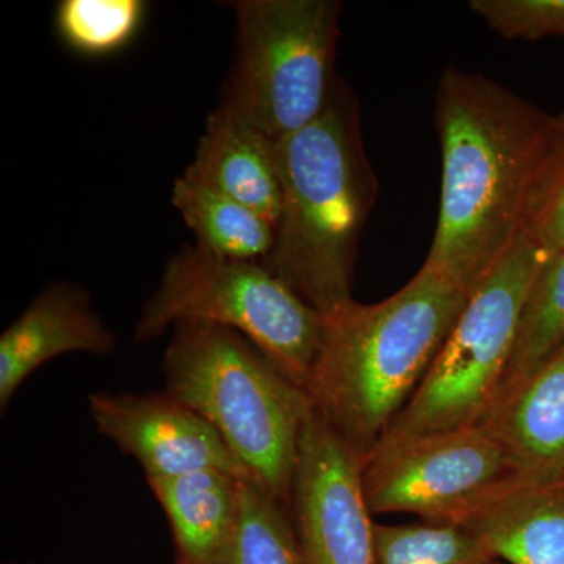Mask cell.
Returning a JSON list of instances; mask_svg holds the SVG:
<instances>
[{"mask_svg":"<svg viewBox=\"0 0 564 564\" xmlns=\"http://www.w3.org/2000/svg\"><path fill=\"white\" fill-rule=\"evenodd\" d=\"M555 115L481 74L447 68L434 98L443 154L436 232L423 265L474 292L525 236Z\"/></svg>","mask_w":564,"mask_h":564,"instance_id":"cell-1","label":"cell"},{"mask_svg":"<svg viewBox=\"0 0 564 564\" xmlns=\"http://www.w3.org/2000/svg\"><path fill=\"white\" fill-rule=\"evenodd\" d=\"M281 215L262 263L323 318L352 302L359 240L378 195L361 110L337 77L325 110L273 143Z\"/></svg>","mask_w":564,"mask_h":564,"instance_id":"cell-2","label":"cell"},{"mask_svg":"<svg viewBox=\"0 0 564 564\" xmlns=\"http://www.w3.org/2000/svg\"><path fill=\"white\" fill-rule=\"evenodd\" d=\"M473 292L422 265L383 302L325 318L306 391L323 421L366 459L413 399Z\"/></svg>","mask_w":564,"mask_h":564,"instance_id":"cell-3","label":"cell"},{"mask_svg":"<svg viewBox=\"0 0 564 564\" xmlns=\"http://www.w3.org/2000/svg\"><path fill=\"white\" fill-rule=\"evenodd\" d=\"M165 392L220 434L250 480L291 507L293 473L314 403L242 334L182 322L162 359Z\"/></svg>","mask_w":564,"mask_h":564,"instance_id":"cell-4","label":"cell"},{"mask_svg":"<svg viewBox=\"0 0 564 564\" xmlns=\"http://www.w3.org/2000/svg\"><path fill=\"white\" fill-rule=\"evenodd\" d=\"M182 322L242 334L303 389L325 337V318L262 262L220 258L198 245H185L166 263L141 310L135 344L151 343Z\"/></svg>","mask_w":564,"mask_h":564,"instance_id":"cell-5","label":"cell"},{"mask_svg":"<svg viewBox=\"0 0 564 564\" xmlns=\"http://www.w3.org/2000/svg\"><path fill=\"white\" fill-rule=\"evenodd\" d=\"M239 50L220 106L274 141L313 122L332 98L337 0H237Z\"/></svg>","mask_w":564,"mask_h":564,"instance_id":"cell-6","label":"cell"},{"mask_svg":"<svg viewBox=\"0 0 564 564\" xmlns=\"http://www.w3.org/2000/svg\"><path fill=\"white\" fill-rule=\"evenodd\" d=\"M549 258L551 252L525 234L494 267L470 295L413 399L381 440L481 422L513 352L527 293Z\"/></svg>","mask_w":564,"mask_h":564,"instance_id":"cell-7","label":"cell"},{"mask_svg":"<svg viewBox=\"0 0 564 564\" xmlns=\"http://www.w3.org/2000/svg\"><path fill=\"white\" fill-rule=\"evenodd\" d=\"M524 480L484 425L381 440L364 459L372 514L410 513L459 525L496 494Z\"/></svg>","mask_w":564,"mask_h":564,"instance_id":"cell-8","label":"cell"},{"mask_svg":"<svg viewBox=\"0 0 564 564\" xmlns=\"http://www.w3.org/2000/svg\"><path fill=\"white\" fill-rule=\"evenodd\" d=\"M364 458L315 411L304 426L291 511L303 564H375Z\"/></svg>","mask_w":564,"mask_h":564,"instance_id":"cell-9","label":"cell"},{"mask_svg":"<svg viewBox=\"0 0 564 564\" xmlns=\"http://www.w3.org/2000/svg\"><path fill=\"white\" fill-rule=\"evenodd\" d=\"M88 411L98 433L135 458L147 480L214 469L248 478L214 426L165 391L95 392Z\"/></svg>","mask_w":564,"mask_h":564,"instance_id":"cell-10","label":"cell"},{"mask_svg":"<svg viewBox=\"0 0 564 564\" xmlns=\"http://www.w3.org/2000/svg\"><path fill=\"white\" fill-rule=\"evenodd\" d=\"M117 337L93 310L90 296L77 284L44 289L0 336V408L44 364L66 352L107 356Z\"/></svg>","mask_w":564,"mask_h":564,"instance_id":"cell-11","label":"cell"},{"mask_svg":"<svg viewBox=\"0 0 564 564\" xmlns=\"http://www.w3.org/2000/svg\"><path fill=\"white\" fill-rule=\"evenodd\" d=\"M529 481L564 477V345L481 419Z\"/></svg>","mask_w":564,"mask_h":564,"instance_id":"cell-12","label":"cell"},{"mask_svg":"<svg viewBox=\"0 0 564 564\" xmlns=\"http://www.w3.org/2000/svg\"><path fill=\"white\" fill-rule=\"evenodd\" d=\"M184 174L258 212L276 228L281 185L273 143L221 106L207 118L195 159Z\"/></svg>","mask_w":564,"mask_h":564,"instance_id":"cell-13","label":"cell"},{"mask_svg":"<svg viewBox=\"0 0 564 564\" xmlns=\"http://www.w3.org/2000/svg\"><path fill=\"white\" fill-rule=\"evenodd\" d=\"M459 527L511 564H564V477L518 481Z\"/></svg>","mask_w":564,"mask_h":564,"instance_id":"cell-14","label":"cell"},{"mask_svg":"<svg viewBox=\"0 0 564 564\" xmlns=\"http://www.w3.org/2000/svg\"><path fill=\"white\" fill-rule=\"evenodd\" d=\"M147 481L172 527L177 564H217L236 527L242 477L214 469Z\"/></svg>","mask_w":564,"mask_h":564,"instance_id":"cell-15","label":"cell"},{"mask_svg":"<svg viewBox=\"0 0 564 564\" xmlns=\"http://www.w3.org/2000/svg\"><path fill=\"white\" fill-rule=\"evenodd\" d=\"M172 204L195 234L196 245L212 254L262 262L273 250L276 228L272 223L187 174L174 182Z\"/></svg>","mask_w":564,"mask_h":564,"instance_id":"cell-16","label":"cell"},{"mask_svg":"<svg viewBox=\"0 0 564 564\" xmlns=\"http://www.w3.org/2000/svg\"><path fill=\"white\" fill-rule=\"evenodd\" d=\"M563 345L564 251H560L551 254L530 285L519 318L513 352L494 402L540 369Z\"/></svg>","mask_w":564,"mask_h":564,"instance_id":"cell-17","label":"cell"},{"mask_svg":"<svg viewBox=\"0 0 564 564\" xmlns=\"http://www.w3.org/2000/svg\"><path fill=\"white\" fill-rule=\"evenodd\" d=\"M217 564H303L291 511L250 478H242L239 513Z\"/></svg>","mask_w":564,"mask_h":564,"instance_id":"cell-18","label":"cell"},{"mask_svg":"<svg viewBox=\"0 0 564 564\" xmlns=\"http://www.w3.org/2000/svg\"><path fill=\"white\" fill-rule=\"evenodd\" d=\"M477 534L452 524H375V564H500Z\"/></svg>","mask_w":564,"mask_h":564,"instance_id":"cell-19","label":"cell"},{"mask_svg":"<svg viewBox=\"0 0 564 564\" xmlns=\"http://www.w3.org/2000/svg\"><path fill=\"white\" fill-rule=\"evenodd\" d=\"M141 0H63L55 13L58 35L74 51L106 55L131 43L143 21Z\"/></svg>","mask_w":564,"mask_h":564,"instance_id":"cell-20","label":"cell"},{"mask_svg":"<svg viewBox=\"0 0 564 564\" xmlns=\"http://www.w3.org/2000/svg\"><path fill=\"white\" fill-rule=\"evenodd\" d=\"M470 10L507 40H564V0H473Z\"/></svg>","mask_w":564,"mask_h":564,"instance_id":"cell-21","label":"cell"},{"mask_svg":"<svg viewBox=\"0 0 564 564\" xmlns=\"http://www.w3.org/2000/svg\"><path fill=\"white\" fill-rule=\"evenodd\" d=\"M525 234L551 254L564 251V111L555 115L547 162Z\"/></svg>","mask_w":564,"mask_h":564,"instance_id":"cell-22","label":"cell"}]
</instances>
